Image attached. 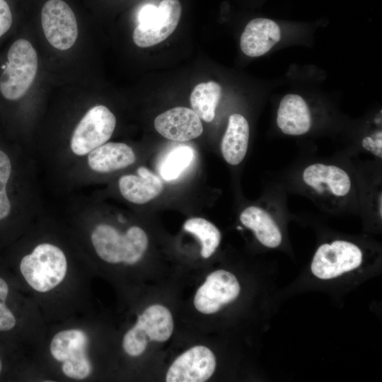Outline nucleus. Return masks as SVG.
Instances as JSON below:
<instances>
[{"mask_svg":"<svg viewBox=\"0 0 382 382\" xmlns=\"http://www.w3.org/2000/svg\"><path fill=\"white\" fill-rule=\"evenodd\" d=\"M16 280L29 292L36 306L43 309L48 301L54 305L75 290L76 270L66 253L56 243L42 241L35 245L19 260L16 270Z\"/></svg>","mask_w":382,"mask_h":382,"instance_id":"nucleus-1","label":"nucleus"},{"mask_svg":"<svg viewBox=\"0 0 382 382\" xmlns=\"http://www.w3.org/2000/svg\"><path fill=\"white\" fill-rule=\"evenodd\" d=\"M89 325L69 323L49 336L44 349L50 366L66 379L89 380L95 373Z\"/></svg>","mask_w":382,"mask_h":382,"instance_id":"nucleus-2","label":"nucleus"},{"mask_svg":"<svg viewBox=\"0 0 382 382\" xmlns=\"http://www.w3.org/2000/svg\"><path fill=\"white\" fill-rule=\"evenodd\" d=\"M90 241L96 255L112 265H132L144 256L148 247V237L140 227L133 226L125 233L115 226L101 223L90 233Z\"/></svg>","mask_w":382,"mask_h":382,"instance_id":"nucleus-3","label":"nucleus"},{"mask_svg":"<svg viewBox=\"0 0 382 382\" xmlns=\"http://www.w3.org/2000/svg\"><path fill=\"white\" fill-rule=\"evenodd\" d=\"M7 59L0 79V91L5 98L16 100L23 97L33 83L37 56L30 42L19 39L10 47Z\"/></svg>","mask_w":382,"mask_h":382,"instance_id":"nucleus-4","label":"nucleus"},{"mask_svg":"<svg viewBox=\"0 0 382 382\" xmlns=\"http://www.w3.org/2000/svg\"><path fill=\"white\" fill-rule=\"evenodd\" d=\"M173 330L170 311L162 305L150 306L124 335L122 349L129 357H139L145 352L149 341L165 342L170 337Z\"/></svg>","mask_w":382,"mask_h":382,"instance_id":"nucleus-5","label":"nucleus"},{"mask_svg":"<svg viewBox=\"0 0 382 382\" xmlns=\"http://www.w3.org/2000/svg\"><path fill=\"white\" fill-rule=\"evenodd\" d=\"M182 12L178 0H163L158 6L148 4L138 13V25L133 32L134 42L140 47L158 44L176 28Z\"/></svg>","mask_w":382,"mask_h":382,"instance_id":"nucleus-6","label":"nucleus"},{"mask_svg":"<svg viewBox=\"0 0 382 382\" xmlns=\"http://www.w3.org/2000/svg\"><path fill=\"white\" fill-rule=\"evenodd\" d=\"M116 125L114 114L105 105L90 108L75 127L70 140L74 154L83 156L106 143Z\"/></svg>","mask_w":382,"mask_h":382,"instance_id":"nucleus-7","label":"nucleus"},{"mask_svg":"<svg viewBox=\"0 0 382 382\" xmlns=\"http://www.w3.org/2000/svg\"><path fill=\"white\" fill-rule=\"evenodd\" d=\"M362 258V252L357 245L346 241H335L322 244L317 249L311 270L316 277L330 279L357 269Z\"/></svg>","mask_w":382,"mask_h":382,"instance_id":"nucleus-8","label":"nucleus"},{"mask_svg":"<svg viewBox=\"0 0 382 382\" xmlns=\"http://www.w3.org/2000/svg\"><path fill=\"white\" fill-rule=\"evenodd\" d=\"M41 22L47 41L59 50L71 48L78 36L75 15L62 0H49L42 8Z\"/></svg>","mask_w":382,"mask_h":382,"instance_id":"nucleus-9","label":"nucleus"},{"mask_svg":"<svg viewBox=\"0 0 382 382\" xmlns=\"http://www.w3.org/2000/svg\"><path fill=\"white\" fill-rule=\"evenodd\" d=\"M240 291L239 282L234 274L223 270H216L207 276L197 289L194 305L200 313L212 314L233 301Z\"/></svg>","mask_w":382,"mask_h":382,"instance_id":"nucleus-10","label":"nucleus"},{"mask_svg":"<svg viewBox=\"0 0 382 382\" xmlns=\"http://www.w3.org/2000/svg\"><path fill=\"white\" fill-rule=\"evenodd\" d=\"M216 358L203 345L195 346L180 354L168 369L167 382H204L214 374Z\"/></svg>","mask_w":382,"mask_h":382,"instance_id":"nucleus-11","label":"nucleus"},{"mask_svg":"<svg viewBox=\"0 0 382 382\" xmlns=\"http://www.w3.org/2000/svg\"><path fill=\"white\" fill-rule=\"evenodd\" d=\"M156 130L165 138L185 141L203 132L200 118L190 108L175 107L158 115L154 120Z\"/></svg>","mask_w":382,"mask_h":382,"instance_id":"nucleus-12","label":"nucleus"},{"mask_svg":"<svg viewBox=\"0 0 382 382\" xmlns=\"http://www.w3.org/2000/svg\"><path fill=\"white\" fill-rule=\"evenodd\" d=\"M302 178L305 184L321 195L342 197L347 196L352 188L349 174L335 165L311 164L304 168Z\"/></svg>","mask_w":382,"mask_h":382,"instance_id":"nucleus-13","label":"nucleus"},{"mask_svg":"<svg viewBox=\"0 0 382 382\" xmlns=\"http://www.w3.org/2000/svg\"><path fill=\"white\" fill-rule=\"evenodd\" d=\"M8 275L0 272V338L9 340L21 334L25 325V306L23 300H17Z\"/></svg>","mask_w":382,"mask_h":382,"instance_id":"nucleus-14","label":"nucleus"},{"mask_svg":"<svg viewBox=\"0 0 382 382\" xmlns=\"http://www.w3.org/2000/svg\"><path fill=\"white\" fill-rule=\"evenodd\" d=\"M281 38V30L271 19L257 18L251 20L241 36L242 52L251 57L262 56L268 52Z\"/></svg>","mask_w":382,"mask_h":382,"instance_id":"nucleus-15","label":"nucleus"},{"mask_svg":"<svg viewBox=\"0 0 382 382\" xmlns=\"http://www.w3.org/2000/svg\"><path fill=\"white\" fill-rule=\"evenodd\" d=\"M277 124L285 134H306L311 126V115L305 100L297 94H287L279 103Z\"/></svg>","mask_w":382,"mask_h":382,"instance_id":"nucleus-16","label":"nucleus"},{"mask_svg":"<svg viewBox=\"0 0 382 382\" xmlns=\"http://www.w3.org/2000/svg\"><path fill=\"white\" fill-rule=\"evenodd\" d=\"M118 187L127 201L142 204L158 197L163 190V183L156 175L141 166L137 169V175H122L119 179Z\"/></svg>","mask_w":382,"mask_h":382,"instance_id":"nucleus-17","label":"nucleus"},{"mask_svg":"<svg viewBox=\"0 0 382 382\" xmlns=\"http://www.w3.org/2000/svg\"><path fill=\"white\" fill-rule=\"evenodd\" d=\"M88 165L97 173H110L125 168L136 161L134 150L120 142H106L88 154Z\"/></svg>","mask_w":382,"mask_h":382,"instance_id":"nucleus-18","label":"nucleus"},{"mask_svg":"<svg viewBox=\"0 0 382 382\" xmlns=\"http://www.w3.org/2000/svg\"><path fill=\"white\" fill-rule=\"evenodd\" d=\"M249 141V125L247 120L238 113L232 114L222 138L221 150L225 161L233 166L245 158Z\"/></svg>","mask_w":382,"mask_h":382,"instance_id":"nucleus-19","label":"nucleus"},{"mask_svg":"<svg viewBox=\"0 0 382 382\" xmlns=\"http://www.w3.org/2000/svg\"><path fill=\"white\" fill-rule=\"evenodd\" d=\"M240 221L254 232L257 239L263 245L274 248L281 244L282 235L279 226L272 216L262 208L248 207L241 212Z\"/></svg>","mask_w":382,"mask_h":382,"instance_id":"nucleus-20","label":"nucleus"},{"mask_svg":"<svg viewBox=\"0 0 382 382\" xmlns=\"http://www.w3.org/2000/svg\"><path fill=\"white\" fill-rule=\"evenodd\" d=\"M221 96V87L215 81L197 84L190 95L192 110L204 121L212 122Z\"/></svg>","mask_w":382,"mask_h":382,"instance_id":"nucleus-21","label":"nucleus"},{"mask_svg":"<svg viewBox=\"0 0 382 382\" xmlns=\"http://www.w3.org/2000/svg\"><path fill=\"white\" fill-rule=\"evenodd\" d=\"M183 227L199 240L202 257L209 258L212 256L221 241V233L216 226L205 219L194 217L187 219Z\"/></svg>","mask_w":382,"mask_h":382,"instance_id":"nucleus-22","label":"nucleus"},{"mask_svg":"<svg viewBox=\"0 0 382 382\" xmlns=\"http://www.w3.org/2000/svg\"><path fill=\"white\" fill-rule=\"evenodd\" d=\"M193 148L180 145L170 150L161 161L159 166L161 176L166 181L178 178L190 165L194 158Z\"/></svg>","mask_w":382,"mask_h":382,"instance_id":"nucleus-23","label":"nucleus"},{"mask_svg":"<svg viewBox=\"0 0 382 382\" xmlns=\"http://www.w3.org/2000/svg\"><path fill=\"white\" fill-rule=\"evenodd\" d=\"M11 163L7 154L0 150V221L6 218L11 209L7 194V184L11 173Z\"/></svg>","mask_w":382,"mask_h":382,"instance_id":"nucleus-24","label":"nucleus"},{"mask_svg":"<svg viewBox=\"0 0 382 382\" xmlns=\"http://www.w3.org/2000/svg\"><path fill=\"white\" fill-rule=\"evenodd\" d=\"M381 131H378L371 136L366 137L362 140V146L366 150L371 151L377 157H382V139Z\"/></svg>","mask_w":382,"mask_h":382,"instance_id":"nucleus-25","label":"nucleus"},{"mask_svg":"<svg viewBox=\"0 0 382 382\" xmlns=\"http://www.w3.org/2000/svg\"><path fill=\"white\" fill-rule=\"evenodd\" d=\"M12 24V14L8 4L0 0V37L5 34Z\"/></svg>","mask_w":382,"mask_h":382,"instance_id":"nucleus-26","label":"nucleus"},{"mask_svg":"<svg viewBox=\"0 0 382 382\" xmlns=\"http://www.w3.org/2000/svg\"><path fill=\"white\" fill-rule=\"evenodd\" d=\"M6 371V361L4 355L0 353V378Z\"/></svg>","mask_w":382,"mask_h":382,"instance_id":"nucleus-27","label":"nucleus"},{"mask_svg":"<svg viewBox=\"0 0 382 382\" xmlns=\"http://www.w3.org/2000/svg\"><path fill=\"white\" fill-rule=\"evenodd\" d=\"M381 199H382V196H381V193H380V196L378 197V212L380 214V216L381 217V215H382V211H381Z\"/></svg>","mask_w":382,"mask_h":382,"instance_id":"nucleus-28","label":"nucleus"}]
</instances>
